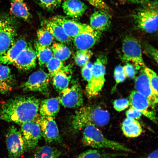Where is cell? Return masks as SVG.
Wrapping results in <instances>:
<instances>
[{
    "label": "cell",
    "instance_id": "74e56055",
    "mask_svg": "<svg viewBox=\"0 0 158 158\" xmlns=\"http://www.w3.org/2000/svg\"><path fill=\"white\" fill-rule=\"evenodd\" d=\"M113 106L114 109L116 111H123L130 106V101L126 98L116 100L113 102Z\"/></svg>",
    "mask_w": 158,
    "mask_h": 158
},
{
    "label": "cell",
    "instance_id": "e0dca14e",
    "mask_svg": "<svg viewBox=\"0 0 158 158\" xmlns=\"http://www.w3.org/2000/svg\"><path fill=\"white\" fill-rule=\"evenodd\" d=\"M37 59L35 51L28 44L17 56L13 64L19 70L27 71L36 66Z\"/></svg>",
    "mask_w": 158,
    "mask_h": 158
},
{
    "label": "cell",
    "instance_id": "7c38bea8",
    "mask_svg": "<svg viewBox=\"0 0 158 158\" xmlns=\"http://www.w3.org/2000/svg\"><path fill=\"white\" fill-rule=\"evenodd\" d=\"M41 128L42 137L48 143H59L61 138L58 125L54 118L38 115L35 119Z\"/></svg>",
    "mask_w": 158,
    "mask_h": 158
},
{
    "label": "cell",
    "instance_id": "3957f363",
    "mask_svg": "<svg viewBox=\"0 0 158 158\" xmlns=\"http://www.w3.org/2000/svg\"><path fill=\"white\" fill-rule=\"evenodd\" d=\"M132 14L131 17L138 29L148 33L158 31V1H150L141 5Z\"/></svg>",
    "mask_w": 158,
    "mask_h": 158
},
{
    "label": "cell",
    "instance_id": "4316f807",
    "mask_svg": "<svg viewBox=\"0 0 158 158\" xmlns=\"http://www.w3.org/2000/svg\"><path fill=\"white\" fill-rule=\"evenodd\" d=\"M35 47L39 65L41 66H46L54 56L51 47L40 44L37 41L35 43Z\"/></svg>",
    "mask_w": 158,
    "mask_h": 158
},
{
    "label": "cell",
    "instance_id": "f35d334b",
    "mask_svg": "<svg viewBox=\"0 0 158 158\" xmlns=\"http://www.w3.org/2000/svg\"><path fill=\"white\" fill-rule=\"evenodd\" d=\"M93 64L89 61L82 67L81 74L82 77L88 82L89 81L91 77Z\"/></svg>",
    "mask_w": 158,
    "mask_h": 158
},
{
    "label": "cell",
    "instance_id": "9a60e30c",
    "mask_svg": "<svg viewBox=\"0 0 158 158\" xmlns=\"http://www.w3.org/2000/svg\"><path fill=\"white\" fill-rule=\"evenodd\" d=\"M102 37L101 31L91 27L73 39L75 46L78 50H89L100 41Z\"/></svg>",
    "mask_w": 158,
    "mask_h": 158
},
{
    "label": "cell",
    "instance_id": "8fae6325",
    "mask_svg": "<svg viewBox=\"0 0 158 158\" xmlns=\"http://www.w3.org/2000/svg\"><path fill=\"white\" fill-rule=\"evenodd\" d=\"M58 98L60 103L65 107L74 108L81 106L84 100L80 85L78 82H73L70 87L60 92Z\"/></svg>",
    "mask_w": 158,
    "mask_h": 158
},
{
    "label": "cell",
    "instance_id": "836d02e7",
    "mask_svg": "<svg viewBox=\"0 0 158 158\" xmlns=\"http://www.w3.org/2000/svg\"><path fill=\"white\" fill-rule=\"evenodd\" d=\"M42 8L49 11L54 10L61 5V0H34Z\"/></svg>",
    "mask_w": 158,
    "mask_h": 158
},
{
    "label": "cell",
    "instance_id": "83f0119b",
    "mask_svg": "<svg viewBox=\"0 0 158 158\" xmlns=\"http://www.w3.org/2000/svg\"><path fill=\"white\" fill-rule=\"evenodd\" d=\"M61 154L56 148L44 145L36 148L33 158H59Z\"/></svg>",
    "mask_w": 158,
    "mask_h": 158
},
{
    "label": "cell",
    "instance_id": "44dd1931",
    "mask_svg": "<svg viewBox=\"0 0 158 158\" xmlns=\"http://www.w3.org/2000/svg\"><path fill=\"white\" fill-rule=\"evenodd\" d=\"M15 83L10 69L5 64H0V93L5 94L11 92Z\"/></svg>",
    "mask_w": 158,
    "mask_h": 158
},
{
    "label": "cell",
    "instance_id": "b9f144b4",
    "mask_svg": "<svg viewBox=\"0 0 158 158\" xmlns=\"http://www.w3.org/2000/svg\"><path fill=\"white\" fill-rule=\"evenodd\" d=\"M126 115L128 118L136 120L141 118L142 114L139 110L131 107L126 111Z\"/></svg>",
    "mask_w": 158,
    "mask_h": 158
},
{
    "label": "cell",
    "instance_id": "30bf717a",
    "mask_svg": "<svg viewBox=\"0 0 158 158\" xmlns=\"http://www.w3.org/2000/svg\"><path fill=\"white\" fill-rule=\"evenodd\" d=\"M50 76L43 70L36 71L29 77L21 88L25 92H38L47 94L48 92Z\"/></svg>",
    "mask_w": 158,
    "mask_h": 158
},
{
    "label": "cell",
    "instance_id": "ee69618b",
    "mask_svg": "<svg viewBox=\"0 0 158 158\" xmlns=\"http://www.w3.org/2000/svg\"><path fill=\"white\" fill-rule=\"evenodd\" d=\"M147 158H158V149L150 154Z\"/></svg>",
    "mask_w": 158,
    "mask_h": 158
},
{
    "label": "cell",
    "instance_id": "7bdbcfd3",
    "mask_svg": "<svg viewBox=\"0 0 158 158\" xmlns=\"http://www.w3.org/2000/svg\"><path fill=\"white\" fill-rule=\"evenodd\" d=\"M150 0H127V1L131 3L141 5L147 3Z\"/></svg>",
    "mask_w": 158,
    "mask_h": 158
},
{
    "label": "cell",
    "instance_id": "8992f818",
    "mask_svg": "<svg viewBox=\"0 0 158 158\" xmlns=\"http://www.w3.org/2000/svg\"><path fill=\"white\" fill-rule=\"evenodd\" d=\"M122 59L125 62H131L136 69H143L146 67L142 55L141 45L134 37L127 35L122 41Z\"/></svg>",
    "mask_w": 158,
    "mask_h": 158
},
{
    "label": "cell",
    "instance_id": "603a6c76",
    "mask_svg": "<svg viewBox=\"0 0 158 158\" xmlns=\"http://www.w3.org/2000/svg\"><path fill=\"white\" fill-rule=\"evenodd\" d=\"M42 25L60 43L64 44L70 43L71 39L67 35L62 27L53 20L44 19L42 22Z\"/></svg>",
    "mask_w": 158,
    "mask_h": 158
},
{
    "label": "cell",
    "instance_id": "f6af8a7d",
    "mask_svg": "<svg viewBox=\"0 0 158 158\" xmlns=\"http://www.w3.org/2000/svg\"><path fill=\"white\" fill-rule=\"evenodd\" d=\"M118 2H119L120 3L122 4H124L127 1V0H117Z\"/></svg>",
    "mask_w": 158,
    "mask_h": 158
},
{
    "label": "cell",
    "instance_id": "d4e9b609",
    "mask_svg": "<svg viewBox=\"0 0 158 158\" xmlns=\"http://www.w3.org/2000/svg\"><path fill=\"white\" fill-rule=\"evenodd\" d=\"M121 127L123 134L127 137H138L143 132V128L139 122L133 118H126L122 123Z\"/></svg>",
    "mask_w": 158,
    "mask_h": 158
},
{
    "label": "cell",
    "instance_id": "e575fe53",
    "mask_svg": "<svg viewBox=\"0 0 158 158\" xmlns=\"http://www.w3.org/2000/svg\"><path fill=\"white\" fill-rule=\"evenodd\" d=\"M144 72L147 74L149 79L150 83L154 89L158 94V76L156 73L151 69L145 67L143 68Z\"/></svg>",
    "mask_w": 158,
    "mask_h": 158
},
{
    "label": "cell",
    "instance_id": "ab89813d",
    "mask_svg": "<svg viewBox=\"0 0 158 158\" xmlns=\"http://www.w3.org/2000/svg\"><path fill=\"white\" fill-rule=\"evenodd\" d=\"M144 48L145 50L150 56L155 59L158 65V50L149 43H144Z\"/></svg>",
    "mask_w": 158,
    "mask_h": 158
},
{
    "label": "cell",
    "instance_id": "d590c367",
    "mask_svg": "<svg viewBox=\"0 0 158 158\" xmlns=\"http://www.w3.org/2000/svg\"><path fill=\"white\" fill-rule=\"evenodd\" d=\"M114 76L116 84L115 85L112 90V92H114L118 85L120 83L123 82L126 80V77L123 72V67L121 66L116 67L114 69Z\"/></svg>",
    "mask_w": 158,
    "mask_h": 158
},
{
    "label": "cell",
    "instance_id": "9c48e42d",
    "mask_svg": "<svg viewBox=\"0 0 158 158\" xmlns=\"http://www.w3.org/2000/svg\"><path fill=\"white\" fill-rule=\"evenodd\" d=\"M16 35V27L13 22L0 17V55L4 54L14 44Z\"/></svg>",
    "mask_w": 158,
    "mask_h": 158
},
{
    "label": "cell",
    "instance_id": "60d3db41",
    "mask_svg": "<svg viewBox=\"0 0 158 158\" xmlns=\"http://www.w3.org/2000/svg\"><path fill=\"white\" fill-rule=\"evenodd\" d=\"M123 72L126 77L134 78L135 77L136 72L135 68L133 65L127 64L123 67Z\"/></svg>",
    "mask_w": 158,
    "mask_h": 158
},
{
    "label": "cell",
    "instance_id": "ba28073f",
    "mask_svg": "<svg viewBox=\"0 0 158 158\" xmlns=\"http://www.w3.org/2000/svg\"><path fill=\"white\" fill-rule=\"evenodd\" d=\"M26 152L35 149L42 137L41 128L35 120L20 125Z\"/></svg>",
    "mask_w": 158,
    "mask_h": 158
},
{
    "label": "cell",
    "instance_id": "8d00e7d4",
    "mask_svg": "<svg viewBox=\"0 0 158 158\" xmlns=\"http://www.w3.org/2000/svg\"><path fill=\"white\" fill-rule=\"evenodd\" d=\"M89 3L99 10H101L108 13L111 11L109 6L103 0H86Z\"/></svg>",
    "mask_w": 158,
    "mask_h": 158
},
{
    "label": "cell",
    "instance_id": "ffe728a7",
    "mask_svg": "<svg viewBox=\"0 0 158 158\" xmlns=\"http://www.w3.org/2000/svg\"><path fill=\"white\" fill-rule=\"evenodd\" d=\"M62 6L65 14L74 19L81 17L88 9L87 6L80 0H66Z\"/></svg>",
    "mask_w": 158,
    "mask_h": 158
},
{
    "label": "cell",
    "instance_id": "1f68e13d",
    "mask_svg": "<svg viewBox=\"0 0 158 158\" xmlns=\"http://www.w3.org/2000/svg\"><path fill=\"white\" fill-rule=\"evenodd\" d=\"M93 53L89 50H78L74 55L75 62L79 66L82 67L87 64L91 58Z\"/></svg>",
    "mask_w": 158,
    "mask_h": 158
},
{
    "label": "cell",
    "instance_id": "4dcf8cb0",
    "mask_svg": "<svg viewBox=\"0 0 158 158\" xmlns=\"http://www.w3.org/2000/svg\"><path fill=\"white\" fill-rule=\"evenodd\" d=\"M121 155L120 154L102 153L98 150L91 149L81 153L77 158H110Z\"/></svg>",
    "mask_w": 158,
    "mask_h": 158
},
{
    "label": "cell",
    "instance_id": "4fadbf2b",
    "mask_svg": "<svg viewBox=\"0 0 158 158\" xmlns=\"http://www.w3.org/2000/svg\"><path fill=\"white\" fill-rule=\"evenodd\" d=\"M131 107L139 110L142 114L154 122H157L154 108L148 99L137 91H133L129 97Z\"/></svg>",
    "mask_w": 158,
    "mask_h": 158
},
{
    "label": "cell",
    "instance_id": "f546056e",
    "mask_svg": "<svg viewBox=\"0 0 158 158\" xmlns=\"http://www.w3.org/2000/svg\"><path fill=\"white\" fill-rule=\"evenodd\" d=\"M37 42L40 44L49 46L52 44L54 37L48 30L43 27L37 31Z\"/></svg>",
    "mask_w": 158,
    "mask_h": 158
},
{
    "label": "cell",
    "instance_id": "2e32d148",
    "mask_svg": "<svg viewBox=\"0 0 158 158\" xmlns=\"http://www.w3.org/2000/svg\"><path fill=\"white\" fill-rule=\"evenodd\" d=\"M51 19L62 27L65 33L71 39L74 38L80 33L91 27L90 25L78 22L61 16H56Z\"/></svg>",
    "mask_w": 158,
    "mask_h": 158
},
{
    "label": "cell",
    "instance_id": "52a82bcc",
    "mask_svg": "<svg viewBox=\"0 0 158 158\" xmlns=\"http://www.w3.org/2000/svg\"><path fill=\"white\" fill-rule=\"evenodd\" d=\"M6 144L9 158H19L26 152L25 144L19 130L12 125L6 134Z\"/></svg>",
    "mask_w": 158,
    "mask_h": 158
},
{
    "label": "cell",
    "instance_id": "ac0fdd59",
    "mask_svg": "<svg viewBox=\"0 0 158 158\" xmlns=\"http://www.w3.org/2000/svg\"><path fill=\"white\" fill-rule=\"evenodd\" d=\"M109 13L101 10L95 11L90 17V27L101 32L108 30L112 22L111 15Z\"/></svg>",
    "mask_w": 158,
    "mask_h": 158
},
{
    "label": "cell",
    "instance_id": "f1b7e54d",
    "mask_svg": "<svg viewBox=\"0 0 158 158\" xmlns=\"http://www.w3.org/2000/svg\"><path fill=\"white\" fill-rule=\"evenodd\" d=\"M53 56L59 60L64 62L71 56L72 52L66 45L62 43H55L51 47Z\"/></svg>",
    "mask_w": 158,
    "mask_h": 158
},
{
    "label": "cell",
    "instance_id": "5bb4252c",
    "mask_svg": "<svg viewBox=\"0 0 158 158\" xmlns=\"http://www.w3.org/2000/svg\"><path fill=\"white\" fill-rule=\"evenodd\" d=\"M136 91L147 98L154 108L158 104V94L154 89L143 69L141 74L135 78Z\"/></svg>",
    "mask_w": 158,
    "mask_h": 158
},
{
    "label": "cell",
    "instance_id": "277c9868",
    "mask_svg": "<svg viewBox=\"0 0 158 158\" xmlns=\"http://www.w3.org/2000/svg\"><path fill=\"white\" fill-rule=\"evenodd\" d=\"M84 145L96 149L108 148L118 151L132 152L123 144L108 139L95 125L92 124L84 128L82 138Z\"/></svg>",
    "mask_w": 158,
    "mask_h": 158
},
{
    "label": "cell",
    "instance_id": "484cf974",
    "mask_svg": "<svg viewBox=\"0 0 158 158\" xmlns=\"http://www.w3.org/2000/svg\"><path fill=\"white\" fill-rule=\"evenodd\" d=\"M10 11L16 17L28 21L31 15L24 0H10Z\"/></svg>",
    "mask_w": 158,
    "mask_h": 158
},
{
    "label": "cell",
    "instance_id": "5b68a950",
    "mask_svg": "<svg viewBox=\"0 0 158 158\" xmlns=\"http://www.w3.org/2000/svg\"><path fill=\"white\" fill-rule=\"evenodd\" d=\"M106 57H99L93 64L91 77L86 87V92L89 98L96 96L102 90L105 82Z\"/></svg>",
    "mask_w": 158,
    "mask_h": 158
},
{
    "label": "cell",
    "instance_id": "cb8c5ba5",
    "mask_svg": "<svg viewBox=\"0 0 158 158\" xmlns=\"http://www.w3.org/2000/svg\"><path fill=\"white\" fill-rule=\"evenodd\" d=\"M60 110V102L58 98L45 99L40 102L39 112L40 115L54 117Z\"/></svg>",
    "mask_w": 158,
    "mask_h": 158
},
{
    "label": "cell",
    "instance_id": "d6a6232c",
    "mask_svg": "<svg viewBox=\"0 0 158 158\" xmlns=\"http://www.w3.org/2000/svg\"><path fill=\"white\" fill-rule=\"evenodd\" d=\"M46 66L48 71V74L51 77H52L64 66L63 62L54 56L50 59Z\"/></svg>",
    "mask_w": 158,
    "mask_h": 158
},
{
    "label": "cell",
    "instance_id": "d6986e66",
    "mask_svg": "<svg viewBox=\"0 0 158 158\" xmlns=\"http://www.w3.org/2000/svg\"><path fill=\"white\" fill-rule=\"evenodd\" d=\"M28 45L24 39H19L4 54L0 55V64H13L17 56Z\"/></svg>",
    "mask_w": 158,
    "mask_h": 158
},
{
    "label": "cell",
    "instance_id": "7402d4cb",
    "mask_svg": "<svg viewBox=\"0 0 158 158\" xmlns=\"http://www.w3.org/2000/svg\"><path fill=\"white\" fill-rule=\"evenodd\" d=\"M72 71L70 65L64 66L53 77L54 87L59 92L68 87L72 78Z\"/></svg>",
    "mask_w": 158,
    "mask_h": 158
},
{
    "label": "cell",
    "instance_id": "6da1fadb",
    "mask_svg": "<svg viewBox=\"0 0 158 158\" xmlns=\"http://www.w3.org/2000/svg\"><path fill=\"white\" fill-rule=\"evenodd\" d=\"M40 102L34 96H18L8 100L0 108V120L20 124L35 120Z\"/></svg>",
    "mask_w": 158,
    "mask_h": 158
},
{
    "label": "cell",
    "instance_id": "7a4b0ae2",
    "mask_svg": "<svg viewBox=\"0 0 158 158\" xmlns=\"http://www.w3.org/2000/svg\"><path fill=\"white\" fill-rule=\"evenodd\" d=\"M110 120L107 110L99 106H82L77 110L72 118L71 125L75 132H77L88 124L102 127L107 124Z\"/></svg>",
    "mask_w": 158,
    "mask_h": 158
}]
</instances>
